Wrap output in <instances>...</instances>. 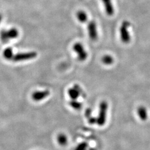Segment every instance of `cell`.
Returning <instances> with one entry per match:
<instances>
[{"mask_svg": "<svg viewBox=\"0 0 150 150\" xmlns=\"http://www.w3.org/2000/svg\"><path fill=\"white\" fill-rule=\"evenodd\" d=\"M18 36L19 31L15 27H12L8 30H2L0 32L1 40L4 43L8 42L11 40L17 38Z\"/></svg>", "mask_w": 150, "mask_h": 150, "instance_id": "obj_1", "label": "cell"}, {"mask_svg": "<svg viewBox=\"0 0 150 150\" xmlns=\"http://www.w3.org/2000/svg\"><path fill=\"white\" fill-rule=\"evenodd\" d=\"M108 103L103 101L100 103L99 106V112L97 117V124L100 126H103L106 122Z\"/></svg>", "mask_w": 150, "mask_h": 150, "instance_id": "obj_2", "label": "cell"}, {"mask_svg": "<svg viewBox=\"0 0 150 150\" xmlns=\"http://www.w3.org/2000/svg\"><path fill=\"white\" fill-rule=\"evenodd\" d=\"M131 23L128 21H124L122 23L120 28V34L121 41L124 43H128L130 42L131 37L129 32V28Z\"/></svg>", "mask_w": 150, "mask_h": 150, "instance_id": "obj_3", "label": "cell"}, {"mask_svg": "<svg viewBox=\"0 0 150 150\" xmlns=\"http://www.w3.org/2000/svg\"><path fill=\"white\" fill-rule=\"evenodd\" d=\"M38 56V53L35 51H30L27 52L17 53L14 54L12 61L13 62H20L33 59Z\"/></svg>", "mask_w": 150, "mask_h": 150, "instance_id": "obj_4", "label": "cell"}, {"mask_svg": "<svg viewBox=\"0 0 150 150\" xmlns=\"http://www.w3.org/2000/svg\"><path fill=\"white\" fill-rule=\"evenodd\" d=\"M73 50L77 54L78 59L81 61L86 60L88 57V54L82 43L76 42L73 46Z\"/></svg>", "mask_w": 150, "mask_h": 150, "instance_id": "obj_5", "label": "cell"}, {"mask_svg": "<svg viewBox=\"0 0 150 150\" xmlns=\"http://www.w3.org/2000/svg\"><path fill=\"white\" fill-rule=\"evenodd\" d=\"M87 30L90 38L92 41H96L98 38L96 23L93 20L90 21L88 23Z\"/></svg>", "mask_w": 150, "mask_h": 150, "instance_id": "obj_6", "label": "cell"}, {"mask_svg": "<svg viewBox=\"0 0 150 150\" xmlns=\"http://www.w3.org/2000/svg\"><path fill=\"white\" fill-rule=\"evenodd\" d=\"M50 94V92L48 90L35 91L32 93V99L35 101H40L46 98Z\"/></svg>", "mask_w": 150, "mask_h": 150, "instance_id": "obj_7", "label": "cell"}, {"mask_svg": "<svg viewBox=\"0 0 150 150\" xmlns=\"http://www.w3.org/2000/svg\"><path fill=\"white\" fill-rule=\"evenodd\" d=\"M102 1L107 15L112 16L115 12V10L113 6L112 0H102Z\"/></svg>", "mask_w": 150, "mask_h": 150, "instance_id": "obj_8", "label": "cell"}, {"mask_svg": "<svg viewBox=\"0 0 150 150\" xmlns=\"http://www.w3.org/2000/svg\"><path fill=\"white\" fill-rule=\"evenodd\" d=\"M67 93L71 100H77L81 95L80 91L74 87L69 88L68 90Z\"/></svg>", "mask_w": 150, "mask_h": 150, "instance_id": "obj_9", "label": "cell"}, {"mask_svg": "<svg viewBox=\"0 0 150 150\" xmlns=\"http://www.w3.org/2000/svg\"><path fill=\"white\" fill-rule=\"evenodd\" d=\"M137 113L139 118L142 121H146L147 119L148 115H147V110L144 106H141L138 108Z\"/></svg>", "mask_w": 150, "mask_h": 150, "instance_id": "obj_10", "label": "cell"}, {"mask_svg": "<svg viewBox=\"0 0 150 150\" xmlns=\"http://www.w3.org/2000/svg\"><path fill=\"white\" fill-rule=\"evenodd\" d=\"M76 16L78 20L81 23H85L88 20L87 14L84 11H79L76 13Z\"/></svg>", "mask_w": 150, "mask_h": 150, "instance_id": "obj_11", "label": "cell"}, {"mask_svg": "<svg viewBox=\"0 0 150 150\" xmlns=\"http://www.w3.org/2000/svg\"><path fill=\"white\" fill-rule=\"evenodd\" d=\"M14 56L13 49L11 47H7L3 52V56L5 59L7 60H12Z\"/></svg>", "mask_w": 150, "mask_h": 150, "instance_id": "obj_12", "label": "cell"}, {"mask_svg": "<svg viewBox=\"0 0 150 150\" xmlns=\"http://www.w3.org/2000/svg\"><path fill=\"white\" fill-rule=\"evenodd\" d=\"M57 140L59 144L62 146H64L68 143V139L66 135L64 134H60L57 136Z\"/></svg>", "mask_w": 150, "mask_h": 150, "instance_id": "obj_13", "label": "cell"}, {"mask_svg": "<svg viewBox=\"0 0 150 150\" xmlns=\"http://www.w3.org/2000/svg\"><path fill=\"white\" fill-rule=\"evenodd\" d=\"M102 62L103 64H106V65H110V64H112L114 59L112 57L111 55L109 54H106L105 55L102 57Z\"/></svg>", "mask_w": 150, "mask_h": 150, "instance_id": "obj_14", "label": "cell"}, {"mask_svg": "<svg viewBox=\"0 0 150 150\" xmlns=\"http://www.w3.org/2000/svg\"><path fill=\"white\" fill-rule=\"evenodd\" d=\"M70 106L76 110H79L82 107V104L76 100H71L69 102Z\"/></svg>", "mask_w": 150, "mask_h": 150, "instance_id": "obj_15", "label": "cell"}, {"mask_svg": "<svg viewBox=\"0 0 150 150\" xmlns=\"http://www.w3.org/2000/svg\"><path fill=\"white\" fill-rule=\"evenodd\" d=\"M87 146V145L86 143L82 142L76 147L75 150H86Z\"/></svg>", "mask_w": 150, "mask_h": 150, "instance_id": "obj_16", "label": "cell"}, {"mask_svg": "<svg viewBox=\"0 0 150 150\" xmlns=\"http://www.w3.org/2000/svg\"><path fill=\"white\" fill-rule=\"evenodd\" d=\"M88 121L90 124L94 125L95 123H97V118L95 117H93V116H91V117L88 118Z\"/></svg>", "mask_w": 150, "mask_h": 150, "instance_id": "obj_17", "label": "cell"}, {"mask_svg": "<svg viewBox=\"0 0 150 150\" xmlns=\"http://www.w3.org/2000/svg\"><path fill=\"white\" fill-rule=\"evenodd\" d=\"M85 116L86 118H89L92 116V111L90 108H87L85 111Z\"/></svg>", "mask_w": 150, "mask_h": 150, "instance_id": "obj_18", "label": "cell"}, {"mask_svg": "<svg viewBox=\"0 0 150 150\" xmlns=\"http://www.w3.org/2000/svg\"><path fill=\"white\" fill-rule=\"evenodd\" d=\"M2 16L0 14V23H1V22L2 21Z\"/></svg>", "mask_w": 150, "mask_h": 150, "instance_id": "obj_19", "label": "cell"}]
</instances>
